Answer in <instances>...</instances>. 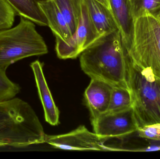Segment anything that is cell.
<instances>
[{
	"label": "cell",
	"instance_id": "6da1fadb",
	"mask_svg": "<svg viewBox=\"0 0 160 159\" xmlns=\"http://www.w3.org/2000/svg\"><path fill=\"white\" fill-rule=\"evenodd\" d=\"M128 61L119 30L101 36L80 55L81 69L86 74L116 87H129Z\"/></svg>",
	"mask_w": 160,
	"mask_h": 159
},
{
	"label": "cell",
	"instance_id": "7a4b0ae2",
	"mask_svg": "<svg viewBox=\"0 0 160 159\" xmlns=\"http://www.w3.org/2000/svg\"><path fill=\"white\" fill-rule=\"evenodd\" d=\"M46 136L28 103L15 97L0 101V146L23 147L43 143Z\"/></svg>",
	"mask_w": 160,
	"mask_h": 159
},
{
	"label": "cell",
	"instance_id": "3957f363",
	"mask_svg": "<svg viewBox=\"0 0 160 159\" xmlns=\"http://www.w3.org/2000/svg\"><path fill=\"white\" fill-rule=\"evenodd\" d=\"M128 83L139 127L160 123V79L149 70L134 65L128 58Z\"/></svg>",
	"mask_w": 160,
	"mask_h": 159
},
{
	"label": "cell",
	"instance_id": "277c9868",
	"mask_svg": "<svg viewBox=\"0 0 160 159\" xmlns=\"http://www.w3.org/2000/svg\"><path fill=\"white\" fill-rule=\"evenodd\" d=\"M48 48L36 30L34 22L20 17L14 27L0 30V70L6 72L11 64L25 58L44 55Z\"/></svg>",
	"mask_w": 160,
	"mask_h": 159
},
{
	"label": "cell",
	"instance_id": "5b68a950",
	"mask_svg": "<svg viewBox=\"0 0 160 159\" xmlns=\"http://www.w3.org/2000/svg\"><path fill=\"white\" fill-rule=\"evenodd\" d=\"M127 54L133 64L160 79V20L149 13L134 20L132 45Z\"/></svg>",
	"mask_w": 160,
	"mask_h": 159
},
{
	"label": "cell",
	"instance_id": "8992f818",
	"mask_svg": "<svg viewBox=\"0 0 160 159\" xmlns=\"http://www.w3.org/2000/svg\"><path fill=\"white\" fill-rule=\"evenodd\" d=\"M100 37L90 19L83 0L81 19L75 33L66 41L56 39L57 56L62 59L76 58Z\"/></svg>",
	"mask_w": 160,
	"mask_h": 159
},
{
	"label": "cell",
	"instance_id": "52a82bcc",
	"mask_svg": "<svg viewBox=\"0 0 160 159\" xmlns=\"http://www.w3.org/2000/svg\"><path fill=\"white\" fill-rule=\"evenodd\" d=\"M92 124L94 133L103 137H127L136 133L139 127L132 107L105 113L92 121Z\"/></svg>",
	"mask_w": 160,
	"mask_h": 159
},
{
	"label": "cell",
	"instance_id": "ba28073f",
	"mask_svg": "<svg viewBox=\"0 0 160 159\" xmlns=\"http://www.w3.org/2000/svg\"><path fill=\"white\" fill-rule=\"evenodd\" d=\"M104 138L81 126L66 134L46 135L45 143L55 148L65 150L106 151L103 144Z\"/></svg>",
	"mask_w": 160,
	"mask_h": 159
},
{
	"label": "cell",
	"instance_id": "9c48e42d",
	"mask_svg": "<svg viewBox=\"0 0 160 159\" xmlns=\"http://www.w3.org/2000/svg\"><path fill=\"white\" fill-rule=\"evenodd\" d=\"M113 87L104 81L91 78L85 91L84 97L92 121L108 111Z\"/></svg>",
	"mask_w": 160,
	"mask_h": 159
},
{
	"label": "cell",
	"instance_id": "30bf717a",
	"mask_svg": "<svg viewBox=\"0 0 160 159\" xmlns=\"http://www.w3.org/2000/svg\"><path fill=\"white\" fill-rule=\"evenodd\" d=\"M110 5L128 53L132 45L134 30V19L130 0H110Z\"/></svg>",
	"mask_w": 160,
	"mask_h": 159
},
{
	"label": "cell",
	"instance_id": "8fae6325",
	"mask_svg": "<svg viewBox=\"0 0 160 159\" xmlns=\"http://www.w3.org/2000/svg\"><path fill=\"white\" fill-rule=\"evenodd\" d=\"M31 67L33 72L38 95L44 108L46 121L52 126H57L59 123V111L48 87L43 72L42 63L36 60L31 63Z\"/></svg>",
	"mask_w": 160,
	"mask_h": 159
},
{
	"label": "cell",
	"instance_id": "7c38bea8",
	"mask_svg": "<svg viewBox=\"0 0 160 159\" xmlns=\"http://www.w3.org/2000/svg\"><path fill=\"white\" fill-rule=\"evenodd\" d=\"M90 19L101 36L118 30L112 11L96 0H84Z\"/></svg>",
	"mask_w": 160,
	"mask_h": 159
},
{
	"label": "cell",
	"instance_id": "4fadbf2b",
	"mask_svg": "<svg viewBox=\"0 0 160 159\" xmlns=\"http://www.w3.org/2000/svg\"><path fill=\"white\" fill-rule=\"evenodd\" d=\"M56 39L66 41L71 36L67 22L54 0H48L39 3Z\"/></svg>",
	"mask_w": 160,
	"mask_h": 159
},
{
	"label": "cell",
	"instance_id": "5bb4252c",
	"mask_svg": "<svg viewBox=\"0 0 160 159\" xmlns=\"http://www.w3.org/2000/svg\"><path fill=\"white\" fill-rule=\"evenodd\" d=\"M16 16L30 20L40 26H48L47 18L39 3L48 0H6Z\"/></svg>",
	"mask_w": 160,
	"mask_h": 159
},
{
	"label": "cell",
	"instance_id": "9a60e30c",
	"mask_svg": "<svg viewBox=\"0 0 160 159\" xmlns=\"http://www.w3.org/2000/svg\"><path fill=\"white\" fill-rule=\"evenodd\" d=\"M64 17L72 35L77 30L82 15L83 0H54Z\"/></svg>",
	"mask_w": 160,
	"mask_h": 159
},
{
	"label": "cell",
	"instance_id": "2e32d148",
	"mask_svg": "<svg viewBox=\"0 0 160 159\" xmlns=\"http://www.w3.org/2000/svg\"><path fill=\"white\" fill-rule=\"evenodd\" d=\"M133 106L132 94L129 88L113 86L111 101L106 113H116L128 110Z\"/></svg>",
	"mask_w": 160,
	"mask_h": 159
},
{
	"label": "cell",
	"instance_id": "e0dca14e",
	"mask_svg": "<svg viewBox=\"0 0 160 159\" xmlns=\"http://www.w3.org/2000/svg\"><path fill=\"white\" fill-rule=\"evenodd\" d=\"M134 20L146 14L160 20V0H130Z\"/></svg>",
	"mask_w": 160,
	"mask_h": 159
},
{
	"label": "cell",
	"instance_id": "ac0fdd59",
	"mask_svg": "<svg viewBox=\"0 0 160 159\" xmlns=\"http://www.w3.org/2000/svg\"><path fill=\"white\" fill-rule=\"evenodd\" d=\"M20 90L19 85L11 81L6 72L0 70V101L14 98Z\"/></svg>",
	"mask_w": 160,
	"mask_h": 159
},
{
	"label": "cell",
	"instance_id": "d6986e66",
	"mask_svg": "<svg viewBox=\"0 0 160 159\" xmlns=\"http://www.w3.org/2000/svg\"><path fill=\"white\" fill-rule=\"evenodd\" d=\"M16 15L6 0H0V30L13 26Z\"/></svg>",
	"mask_w": 160,
	"mask_h": 159
},
{
	"label": "cell",
	"instance_id": "ffe728a7",
	"mask_svg": "<svg viewBox=\"0 0 160 159\" xmlns=\"http://www.w3.org/2000/svg\"><path fill=\"white\" fill-rule=\"evenodd\" d=\"M136 132L143 139L160 142V123L139 127Z\"/></svg>",
	"mask_w": 160,
	"mask_h": 159
},
{
	"label": "cell",
	"instance_id": "44dd1931",
	"mask_svg": "<svg viewBox=\"0 0 160 159\" xmlns=\"http://www.w3.org/2000/svg\"><path fill=\"white\" fill-rule=\"evenodd\" d=\"M160 150V144L151 145L134 149V152H151Z\"/></svg>",
	"mask_w": 160,
	"mask_h": 159
},
{
	"label": "cell",
	"instance_id": "7402d4cb",
	"mask_svg": "<svg viewBox=\"0 0 160 159\" xmlns=\"http://www.w3.org/2000/svg\"><path fill=\"white\" fill-rule=\"evenodd\" d=\"M98 2H99L101 3L103 5L106 6L107 8L111 10L110 8V0H96Z\"/></svg>",
	"mask_w": 160,
	"mask_h": 159
}]
</instances>
